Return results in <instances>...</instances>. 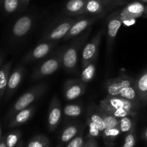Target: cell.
Returning <instances> with one entry per match:
<instances>
[{
    "mask_svg": "<svg viewBox=\"0 0 147 147\" xmlns=\"http://www.w3.org/2000/svg\"><path fill=\"white\" fill-rule=\"evenodd\" d=\"M135 123L133 116H126L119 119V127L123 133H131L134 128Z\"/></svg>",
    "mask_w": 147,
    "mask_h": 147,
    "instance_id": "4316f807",
    "label": "cell"
},
{
    "mask_svg": "<svg viewBox=\"0 0 147 147\" xmlns=\"http://www.w3.org/2000/svg\"><path fill=\"white\" fill-rule=\"evenodd\" d=\"M35 110L36 109L34 106H30L23 110L20 111L9 121L8 126L9 128H13L24 124L32 117L35 113Z\"/></svg>",
    "mask_w": 147,
    "mask_h": 147,
    "instance_id": "2e32d148",
    "label": "cell"
},
{
    "mask_svg": "<svg viewBox=\"0 0 147 147\" xmlns=\"http://www.w3.org/2000/svg\"><path fill=\"white\" fill-rule=\"evenodd\" d=\"M87 117L89 118L92 121L94 122L96 126L98 127L100 133L103 134L106 129V126H105V122L101 115L99 106H97L94 103H90L88 108Z\"/></svg>",
    "mask_w": 147,
    "mask_h": 147,
    "instance_id": "d6986e66",
    "label": "cell"
},
{
    "mask_svg": "<svg viewBox=\"0 0 147 147\" xmlns=\"http://www.w3.org/2000/svg\"><path fill=\"white\" fill-rule=\"evenodd\" d=\"M144 139L147 140V128L146 129H145L144 132Z\"/></svg>",
    "mask_w": 147,
    "mask_h": 147,
    "instance_id": "f35d334b",
    "label": "cell"
},
{
    "mask_svg": "<svg viewBox=\"0 0 147 147\" xmlns=\"http://www.w3.org/2000/svg\"><path fill=\"white\" fill-rule=\"evenodd\" d=\"M18 147H20V146H18Z\"/></svg>",
    "mask_w": 147,
    "mask_h": 147,
    "instance_id": "ee69618b",
    "label": "cell"
},
{
    "mask_svg": "<svg viewBox=\"0 0 147 147\" xmlns=\"http://www.w3.org/2000/svg\"><path fill=\"white\" fill-rule=\"evenodd\" d=\"M134 86L138 93L139 99L143 105L147 103V70L142 72L134 79Z\"/></svg>",
    "mask_w": 147,
    "mask_h": 147,
    "instance_id": "ac0fdd59",
    "label": "cell"
},
{
    "mask_svg": "<svg viewBox=\"0 0 147 147\" xmlns=\"http://www.w3.org/2000/svg\"><path fill=\"white\" fill-rule=\"evenodd\" d=\"M99 105H105V106H112V107L119 108V109H124L126 110L136 112H138V110L143 106L141 103L131 101L120 96H106V98L100 100Z\"/></svg>",
    "mask_w": 147,
    "mask_h": 147,
    "instance_id": "4fadbf2b",
    "label": "cell"
},
{
    "mask_svg": "<svg viewBox=\"0 0 147 147\" xmlns=\"http://www.w3.org/2000/svg\"><path fill=\"white\" fill-rule=\"evenodd\" d=\"M34 17L31 14H26L19 17L12 24L9 36L12 41L22 40L28 35L34 25Z\"/></svg>",
    "mask_w": 147,
    "mask_h": 147,
    "instance_id": "5b68a950",
    "label": "cell"
},
{
    "mask_svg": "<svg viewBox=\"0 0 147 147\" xmlns=\"http://www.w3.org/2000/svg\"><path fill=\"white\" fill-rule=\"evenodd\" d=\"M24 1H29L30 0H24Z\"/></svg>",
    "mask_w": 147,
    "mask_h": 147,
    "instance_id": "7bdbcfd3",
    "label": "cell"
},
{
    "mask_svg": "<svg viewBox=\"0 0 147 147\" xmlns=\"http://www.w3.org/2000/svg\"><path fill=\"white\" fill-rule=\"evenodd\" d=\"M57 44V41H47L40 42L34 49L25 55L24 63H29L37 61L47 57L52 53Z\"/></svg>",
    "mask_w": 147,
    "mask_h": 147,
    "instance_id": "9c48e42d",
    "label": "cell"
},
{
    "mask_svg": "<svg viewBox=\"0 0 147 147\" xmlns=\"http://www.w3.org/2000/svg\"><path fill=\"white\" fill-rule=\"evenodd\" d=\"M86 0H68L65 5L63 12L68 17L85 15Z\"/></svg>",
    "mask_w": 147,
    "mask_h": 147,
    "instance_id": "e0dca14e",
    "label": "cell"
},
{
    "mask_svg": "<svg viewBox=\"0 0 147 147\" xmlns=\"http://www.w3.org/2000/svg\"><path fill=\"white\" fill-rule=\"evenodd\" d=\"M99 107H100V106H99ZM100 112H101V115L103 118V120H104L106 129H112V128L118 127V126H119V119L112 116V115L109 114V113L105 112L104 111L101 109H100ZM106 129H105V130H106Z\"/></svg>",
    "mask_w": 147,
    "mask_h": 147,
    "instance_id": "f1b7e54d",
    "label": "cell"
},
{
    "mask_svg": "<svg viewBox=\"0 0 147 147\" xmlns=\"http://www.w3.org/2000/svg\"><path fill=\"white\" fill-rule=\"evenodd\" d=\"M91 31L92 28L90 27L83 33L74 37L70 45L65 46L62 65L68 73H76L77 72L79 55L82 53Z\"/></svg>",
    "mask_w": 147,
    "mask_h": 147,
    "instance_id": "6da1fadb",
    "label": "cell"
},
{
    "mask_svg": "<svg viewBox=\"0 0 147 147\" xmlns=\"http://www.w3.org/2000/svg\"><path fill=\"white\" fill-rule=\"evenodd\" d=\"M83 144V139L81 136H78L77 137L72 139L67 147H82Z\"/></svg>",
    "mask_w": 147,
    "mask_h": 147,
    "instance_id": "d590c367",
    "label": "cell"
},
{
    "mask_svg": "<svg viewBox=\"0 0 147 147\" xmlns=\"http://www.w3.org/2000/svg\"><path fill=\"white\" fill-rule=\"evenodd\" d=\"M48 144V139L44 136H38L34 137L30 143L27 147H45Z\"/></svg>",
    "mask_w": 147,
    "mask_h": 147,
    "instance_id": "f546056e",
    "label": "cell"
},
{
    "mask_svg": "<svg viewBox=\"0 0 147 147\" xmlns=\"http://www.w3.org/2000/svg\"><path fill=\"white\" fill-rule=\"evenodd\" d=\"M28 2L24 0H1V7L5 13L13 14L25 9Z\"/></svg>",
    "mask_w": 147,
    "mask_h": 147,
    "instance_id": "44dd1931",
    "label": "cell"
},
{
    "mask_svg": "<svg viewBox=\"0 0 147 147\" xmlns=\"http://www.w3.org/2000/svg\"><path fill=\"white\" fill-rule=\"evenodd\" d=\"M83 16L84 15L60 17L57 19L47 27L39 42H42L47 41H58L60 39H63L72 26Z\"/></svg>",
    "mask_w": 147,
    "mask_h": 147,
    "instance_id": "7a4b0ae2",
    "label": "cell"
},
{
    "mask_svg": "<svg viewBox=\"0 0 147 147\" xmlns=\"http://www.w3.org/2000/svg\"><path fill=\"white\" fill-rule=\"evenodd\" d=\"M118 96H120V97L127 99V100H131V101L135 102V103H141V104L143 105V103L141 102L140 99H139L138 93L136 92V89H135L134 86V84L123 88L120 92V93H119Z\"/></svg>",
    "mask_w": 147,
    "mask_h": 147,
    "instance_id": "d4e9b609",
    "label": "cell"
},
{
    "mask_svg": "<svg viewBox=\"0 0 147 147\" xmlns=\"http://www.w3.org/2000/svg\"><path fill=\"white\" fill-rule=\"evenodd\" d=\"M88 147H93V146H92V144H90L89 146H88Z\"/></svg>",
    "mask_w": 147,
    "mask_h": 147,
    "instance_id": "b9f144b4",
    "label": "cell"
},
{
    "mask_svg": "<svg viewBox=\"0 0 147 147\" xmlns=\"http://www.w3.org/2000/svg\"><path fill=\"white\" fill-rule=\"evenodd\" d=\"M122 22H123V24H124L125 26H127V27H129V26H131V25H133L134 24H135V22H136V19H130V20H124V21H123Z\"/></svg>",
    "mask_w": 147,
    "mask_h": 147,
    "instance_id": "8d00e7d4",
    "label": "cell"
},
{
    "mask_svg": "<svg viewBox=\"0 0 147 147\" xmlns=\"http://www.w3.org/2000/svg\"><path fill=\"white\" fill-rule=\"evenodd\" d=\"M146 104H147V103H146Z\"/></svg>",
    "mask_w": 147,
    "mask_h": 147,
    "instance_id": "f6af8a7d",
    "label": "cell"
},
{
    "mask_svg": "<svg viewBox=\"0 0 147 147\" xmlns=\"http://www.w3.org/2000/svg\"><path fill=\"white\" fill-rule=\"evenodd\" d=\"M104 17V14H100V15L96 16H87L85 17L83 16L79 20H78L70 28L68 32L66 34V35L63 37V40H68L70 39L74 38L77 37L79 34L83 33V32L86 31L88 28L90 27L93 23L97 22L98 20L101 19L102 17Z\"/></svg>",
    "mask_w": 147,
    "mask_h": 147,
    "instance_id": "30bf717a",
    "label": "cell"
},
{
    "mask_svg": "<svg viewBox=\"0 0 147 147\" xmlns=\"http://www.w3.org/2000/svg\"><path fill=\"white\" fill-rule=\"evenodd\" d=\"M86 122H87V124L88 126V129H89V136L91 138H96L98 137V136L100 135V131L99 130L98 127L96 126V123L93 121H92L89 118L87 117V120H86Z\"/></svg>",
    "mask_w": 147,
    "mask_h": 147,
    "instance_id": "1f68e13d",
    "label": "cell"
},
{
    "mask_svg": "<svg viewBox=\"0 0 147 147\" xmlns=\"http://www.w3.org/2000/svg\"><path fill=\"white\" fill-rule=\"evenodd\" d=\"M135 142H136V139L134 133L131 132L125 138L124 144L123 147H134Z\"/></svg>",
    "mask_w": 147,
    "mask_h": 147,
    "instance_id": "e575fe53",
    "label": "cell"
},
{
    "mask_svg": "<svg viewBox=\"0 0 147 147\" xmlns=\"http://www.w3.org/2000/svg\"><path fill=\"white\" fill-rule=\"evenodd\" d=\"M121 132V131L120 129L118 126V127L112 128V129H106L103 132V135L108 138H115L119 136Z\"/></svg>",
    "mask_w": 147,
    "mask_h": 147,
    "instance_id": "836d02e7",
    "label": "cell"
},
{
    "mask_svg": "<svg viewBox=\"0 0 147 147\" xmlns=\"http://www.w3.org/2000/svg\"><path fill=\"white\" fill-rule=\"evenodd\" d=\"M96 70V61L89 63L88 65L82 68V73L80 75V80L84 83H88L93 79Z\"/></svg>",
    "mask_w": 147,
    "mask_h": 147,
    "instance_id": "cb8c5ba5",
    "label": "cell"
},
{
    "mask_svg": "<svg viewBox=\"0 0 147 147\" xmlns=\"http://www.w3.org/2000/svg\"><path fill=\"white\" fill-rule=\"evenodd\" d=\"M86 83L80 79H67L64 83L63 96L65 100H74L86 92Z\"/></svg>",
    "mask_w": 147,
    "mask_h": 147,
    "instance_id": "8fae6325",
    "label": "cell"
},
{
    "mask_svg": "<svg viewBox=\"0 0 147 147\" xmlns=\"http://www.w3.org/2000/svg\"><path fill=\"white\" fill-rule=\"evenodd\" d=\"M65 47H62L41 63L32 75L33 81L38 80L55 73L63 65V55Z\"/></svg>",
    "mask_w": 147,
    "mask_h": 147,
    "instance_id": "277c9868",
    "label": "cell"
},
{
    "mask_svg": "<svg viewBox=\"0 0 147 147\" xmlns=\"http://www.w3.org/2000/svg\"><path fill=\"white\" fill-rule=\"evenodd\" d=\"M12 60L3 65L0 71V100L2 101L3 98L5 96L6 90L7 88L9 79L10 77V71H11V65H12Z\"/></svg>",
    "mask_w": 147,
    "mask_h": 147,
    "instance_id": "ffe728a7",
    "label": "cell"
},
{
    "mask_svg": "<svg viewBox=\"0 0 147 147\" xmlns=\"http://www.w3.org/2000/svg\"><path fill=\"white\" fill-rule=\"evenodd\" d=\"M24 71V70L23 66L20 65L15 67V69L10 75L8 85H7V88L5 93V96H4L5 100H9L19 88L22 80Z\"/></svg>",
    "mask_w": 147,
    "mask_h": 147,
    "instance_id": "9a60e30c",
    "label": "cell"
},
{
    "mask_svg": "<svg viewBox=\"0 0 147 147\" xmlns=\"http://www.w3.org/2000/svg\"><path fill=\"white\" fill-rule=\"evenodd\" d=\"M63 109L60 100L57 96H53L49 106L48 116H47V123L50 131H54L58 126L61 121Z\"/></svg>",
    "mask_w": 147,
    "mask_h": 147,
    "instance_id": "5bb4252c",
    "label": "cell"
},
{
    "mask_svg": "<svg viewBox=\"0 0 147 147\" xmlns=\"http://www.w3.org/2000/svg\"><path fill=\"white\" fill-rule=\"evenodd\" d=\"M101 109L109 114L112 115L118 119L126 117V116H136L138 112L131 111L126 110L124 109H119V108L112 107V106H105V105H98Z\"/></svg>",
    "mask_w": 147,
    "mask_h": 147,
    "instance_id": "603a6c76",
    "label": "cell"
},
{
    "mask_svg": "<svg viewBox=\"0 0 147 147\" xmlns=\"http://www.w3.org/2000/svg\"><path fill=\"white\" fill-rule=\"evenodd\" d=\"M47 84L45 83H38L23 93L17 101L12 105L5 116V121H8L17 112L31 106L33 102L41 97L47 91Z\"/></svg>",
    "mask_w": 147,
    "mask_h": 147,
    "instance_id": "3957f363",
    "label": "cell"
},
{
    "mask_svg": "<svg viewBox=\"0 0 147 147\" xmlns=\"http://www.w3.org/2000/svg\"><path fill=\"white\" fill-rule=\"evenodd\" d=\"M143 17L144 18L147 19V4H146V9H145V12H144V14Z\"/></svg>",
    "mask_w": 147,
    "mask_h": 147,
    "instance_id": "74e56055",
    "label": "cell"
},
{
    "mask_svg": "<svg viewBox=\"0 0 147 147\" xmlns=\"http://www.w3.org/2000/svg\"><path fill=\"white\" fill-rule=\"evenodd\" d=\"M145 9H146V4L135 0L127 4L121 9L113 11L112 14L119 17L123 22L130 19L143 17L145 12Z\"/></svg>",
    "mask_w": 147,
    "mask_h": 147,
    "instance_id": "ba28073f",
    "label": "cell"
},
{
    "mask_svg": "<svg viewBox=\"0 0 147 147\" xmlns=\"http://www.w3.org/2000/svg\"><path fill=\"white\" fill-rule=\"evenodd\" d=\"M79 126L76 124L68 125L65 129L63 130L61 134V140L63 142H67L73 139L77 135L78 132Z\"/></svg>",
    "mask_w": 147,
    "mask_h": 147,
    "instance_id": "83f0119b",
    "label": "cell"
},
{
    "mask_svg": "<svg viewBox=\"0 0 147 147\" xmlns=\"http://www.w3.org/2000/svg\"><path fill=\"white\" fill-rule=\"evenodd\" d=\"M134 79L126 74H121L116 78L108 79L104 83V88L107 96H118L123 88L134 84Z\"/></svg>",
    "mask_w": 147,
    "mask_h": 147,
    "instance_id": "52a82bcc",
    "label": "cell"
},
{
    "mask_svg": "<svg viewBox=\"0 0 147 147\" xmlns=\"http://www.w3.org/2000/svg\"><path fill=\"white\" fill-rule=\"evenodd\" d=\"M106 9L102 0H86L84 14L88 16H96L105 14Z\"/></svg>",
    "mask_w": 147,
    "mask_h": 147,
    "instance_id": "7402d4cb",
    "label": "cell"
},
{
    "mask_svg": "<svg viewBox=\"0 0 147 147\" xmlns=\"http://www.w3.org/2000/svg\"><path fill=\"white\" fill-rule=\"evenodd\" d=\"M102 35L103 30L98 32L96 35L85 45L81 53V68H83L92 62L97 61Z\"/></svg>",
    "mask_w": 147,
    "mask_h": 147,
    "instance_id": "8992f818",
    "label": "cell"
},
{
    "mask_svg": "<svg viewBox=\"0 0 147 147\" xmlns=\"http://www.w3.org/2000/svg\"><path fill=\"white\" fill-rule=\"evenodd\" d=\"M136 1H139L142 3H144V4H147V0H136Z\"/></svg>",
    "mask_w": 147,
    "mask_h": 147,
    "instance_id": "60d3db41",
    "label": "cell"
},
{
    "mask_svg": "<svg viewBox=\"0 0 147 147\" xmlns=\"http://www.w3.org/2000/svg\"><path fill=\"white\" fill-rule=\"evenodd\" d=\"M63 115L70 118H76L83 113V106L80 104H67L63 110Z\"/></svg>",
    "mask_w": 147,
    "mask_h": 147,
    "instance_id": "484cf974",
    "label": "cell"
},
{
    "mask_svg": "<svg viewBox=\"0 0 147 147\" xmlns=\"http://www.w3.org/2000/svg\"><path fill=\"white\" fill-rule=\"evenodd\" d=\"M122 24L121 20L112 13L108 17L106 21V50L108 53L111 52L113 43Z\"/></svg>",
    "mask_w": 147,
    "mask_h": 147,
    "instance_id": "7c38bea8",
    "label": "cell"
},
{
    "mask_svg": "<svg viewBox=\"0 0 147 147\" xmlns=\"http://www.w3.org/2000/svg\"><path fill=\"white\" fill-rule=\"evenodd\" d=\"M0 147H8L7 145V143H4V142H1V144H0Z\"/></svg>",
    "mask_w": 147,
    "mask_h": 147,
    "instance_id": "ab89813d",
    "label": "cell"
},
{
    "mask_svg": "<svg viewBox=\"0 0 147 147\" xmlns=\"http://www.w3.org/2000/svg\"><path fill=\"white\" fill-rule=\"evenodd\" d=\"M106 11L111 10L119 6L123 5L126 2V0H102Z\"/></svg>",
    "mask_w": 147,
    "mask_h": 147,
    "instance_id": "4dcf8cb0",
    "label": "cell"
},
{
    "mask_svg": "<svg viewBox=\"0 0 147 147\" xmlns=\"http://www.w3.org/2000/svg\"><path fill=\"white\" fill-rule=\"evenodd\" d=\"M20 137V133L19 131L11 132L7 136L6 143L8 147H13L16 145Z\"/></svg>",
    "mask_w": 147,
    "mask_h": 147,
    "instance_id": "d6a6232c",
    "label": "cell"
}]
</instances>
